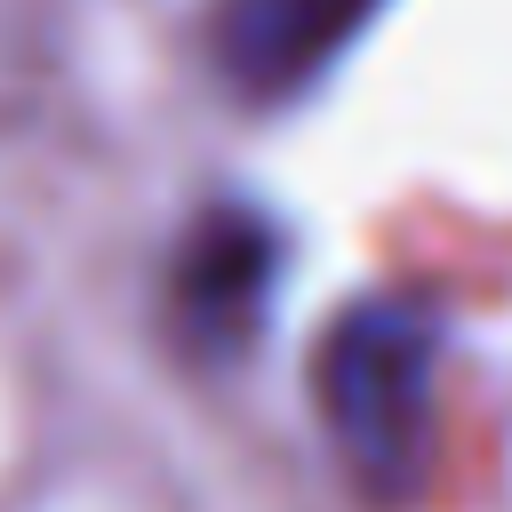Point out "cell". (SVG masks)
Returning <instances> with one entry per match:
<instances>
[{"instance_id": "2", "label": "cell", "mask_w": 512, "mask_h": 512, "mask_svg": "<svg viewBox=\"0 0 512 512\" xmlns=\"http://www.w3.org/2000/svg\"><path fill=\"white\" fill-rule=\"evenodd\" d=\"M272 280H280V232H272L256 208H216V216H200V232H192L184 256H176V328L192 336V352L232 360V352L264 328Z\"/></svg>"}, {"instance_id": "1", "label": "cell", "mask_w": 512, "mask_h": 512, "mask_svg": "<svg viewBox=\"0 0 512 512\" xmlns=\"http://www.w3.org/2000/svg\"><path fill=\"white\" fill-rule=\"evenodd\" d=\"M432 392H440V328H432V312H416L400 296H368V304L336 312V328L320 336L312 400H320L328 448L384 504L424 488Z\"/></svg>"}, {"instance_id": "3", "label": "cell", "mask_w": 512, "mask_h": 512, "mask_svg": "<svg viewBox=\"0 0 512 512\" xmlns=\"http://www.w3.org/2000/svg\"><path fill=\"white\" fill-rule=\"evenodd\" d=\"M384 0H224L216 56L240 96H296L320 80Z\"/></svg>"}]
</instances>
